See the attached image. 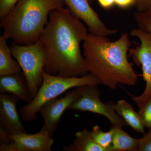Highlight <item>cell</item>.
<instances>
[{"mask_svg": "<svg viewBox=\"0 0 151 151\" xmlns=\"http://www.w3.org/2000/svg\"><path fill=\"white\" fill-rule=\"evenodd\" d=\"M130 35L139 40L140 43L130 49L129 52L136 65H141L143 79L146 82L145 90L139 96H136L128 92L131 99L139 108L151 95V32L138 28L132 29Z\"/></svg>", "mask_w": 151, "mask_h": 151, "instance_id": "52a82bcc", "label": "cell"}, {"mask_svg": "<svg viewBox=\"0 0 151 151\" xmlns=\"http://www.w3.org/2000/svg\"><path fill=\"white\" fill-rule=\"evenodd\" d=\"M53 142L52 137L42 130L35 134L0 130V151H50Z\"/></svg>", "mask_w": 151, "mask_h": 151, "instance_id": "ba28073f", "label": "cell"}, {"mask_svg": "<svg viewBox=\"0 0 151 151\" xmlns=\"http://www.w3.org/2000/svg\"><path fill=\"white\" fill-rule=\"evenodd\" d=\"M10 47L13 56L24 74L29 94L33 99L43 79L42 72L46 60V52L43 45L39 40L28 45L12 42Z\"/></svg>", "mask_w": 151, "mask_h": 151, "instance_id": "5b68a950", "label": "cell"}, {"mask_svg": "<svg viewBox=\"0 0 151 151\" xmlns=\"http://www.w3.org/2000/svg\"><path fill=\"white\" fill-rule=\"evenodd\" d=\"M100 92L97 85L81 86L80 96L72 103L68 109L73 111H88L105 117L113 127L125 128L127 123L116 111V103L113 101L103 103L100 99Z\"/></svg>", "mask_w": 151, "mask_h": 151, "instance_id": "8992f818", "label": "cell"}, {"mask_svg": "<svg viewBox=\"0 0 151 151\" xmlns=\"http://www.w3.org/2000/svg\"><path fill=\"white\" fill-rule=\"evenodd\" d=\"M64 1L70 12L86 25L89 32L108 37L118 32L116 29L109 28L103 23L90 6L89 0H64Z\"/></svg>", "mask_w": 151, "mask_h": 151, "instance_id": "30bf717a", "label": "cell"}, {"mask_svg": "<svg viewBox=\"0 0 151 151\" xmlns=\"http://www.w3.org/2000/svg\"><path fill=\"white\" fill-rule=\"evenodd\" d=\"M139 109L138 113L144 126L148 129H151V95L145 104Z\"/></svg>", "mask_w": 151, "mask_h": 151, "instance_id": "d6986e66", "label": "cell"}, {"mask_svg": "<svg viewBox=\"0 0 151 151\" xmlns=\"http://www.w3.org/2000/svg\"><path fill=\"white\" fill-rule=\"evenodd\" d=\"M19 100L12 94L0 93V130L9 134L27 132L17 111Z\"/></svg>", "mask_w": 151, "mask_h": 151, "instance_id": "8fae6325", "label": "cell"}, {"mask_svg": "<svg viewBox=\"0 0 151 151\" xmlns=\"http://www.w3.org/2000/svg\"><path fill=\"white\" fill-rule=\"evenodd\" d=\"M113 128L114 132L111 151H139V139L132 137L122 128Z\"/></svg>", "mask_w": 151, "mask_h": 151, "instance_id": "2e32d148", "label": "cell"}, {"mask_svg": "<svg viewBox=\"0 0 151 151\" xmlns=\"http://www.w3.org/2000/svg\"><path fill=\"white\" fill-rule=\"evenodd\" d=\"M137 12H145L151 8V0H135Z\"/></svg>", "mask_w": 151, "mask_h": 151, "instance_id": "7402d4cb", "label": "cell"}, {"mask_svg": "<svg viewBox=\"0 0 151 151\" xmlns=\"http://www.w3.org/2000/svg\"><path fill=\"white\" fill-rule=\"evenodd\" d=\"M135 0H115V4L122 8L128 7L134 4Z\"/></svg>", "mask_w": 151, "mask_h": 151, "instance_id": "603a6c76", "label": "cell"}, {"mask_svg": "<svg viewBox=\"0 0 151 151\" xmlns=\"http://www.w3.org/2000/svg\"><path fill=\"white\" fill-rule=\"evenodd\" d=\"M65 5L64 0H19L1 19L3 36L19 45L35 43L48 22L50 12Z\"/></svg>", "mask_w": 151, "mask_h": 151, "instance_id": "3957f363", "label": "cell"}, {"mask_svg": "<svg viewBox=\"0 0 151 151\" xmlns=\"http://www.w3.org/2000/svg\"><path fill=\"white\" fill-rule=\"evenodd\" d=\"M130 45L127 33H123L114 41L107 37L89 33L83 42V55L88 73L111 90L120 84L134 86L138 75L128 60Z\"/></svg>", "mask_w": 151, "mask_h": 151, "instance_id": "7a4b0ae2", "label": "cell"}, {"mask_svg": "<svg viewBox=\"0 0 151 151\" xmlns=\"http://www.w3.org/2000/svg\"></svg>", "mask_w": 151, "mask_h": 151, "instance_id": "d4e9b609", "label": "cell"}, {"mask_svg": "<svg viewBox=\"0 0 151 151\" xmlns=\"http://www.w3.org/2000/svg\"><path fill=\"white\" fill-rule=\"evenodd\" d=\"M116 111L132 129L143 134L145 133V126L139 113L128 102L124 100H119L116 103Z\"/></svg>", "mask_w": 151, "mask_h": 151, "instance_id": "4fadbf2b", "label": "cell"}, {"mask_svg": "<svg viewBox=\"0 0 151 151\" xmlns=\"http://www.w3.org/2000/svg\"><path fill=\"white\" fill-rule=\"evenodd\" d=\"M113 132V127L108 132H103L98 125L94 126L92 131H90L91 134L95 142L107 151H111Z\"/></svg>", "mask_w": 151, "mask_h": 151, "instance_id": "e0dca14e", "label": "cell"}, {"mask_svg": "<svg viewBox=\"0 0 151 151\" xmlns=\"http://www.w3.org/2000/svg\"><path fill=\"white\" fill-rule=\"evenodd\" d=\"M42 76V83L35 97L30 103L20 108L21 118L24 122L35 120L37 113L44 104L68 89L85 85L101 84L99 79L90 73L80 77H65L51 75L43 70Z\"/></svg>", "mask_w": 151, "mask_h": 151, "instance_id": "277c9868", "label": "cell"}, {"mask_svg": "<svg viewBox=\"0 0 151 151\" xmlns=\"http://www.w3.org/2000/svg\"><path fill=\"white\" fill-rule=\"evenodd\" d=\"M134 18L139 28L151 32V8L145 12H137Z\"/></svg>", "mask_w": 151, "mask_h": 151, "instance_id": "ac0fdd59", "label": "cell"}, {"mask_svg": "<svg viewBox=\"0 0 151 151\" xmlns=\"http://www.w3.org/2000/svg\"><path fill=\"white\" fill-rule=\"evenodd\" d=\"M81 90V86L75 87L63 97H56L44 104L39 111L44 122L41 130L47 132L52 137L64 111L80 96Z\"/></svg>", "mask_w": 151, "mask_h": 151, "instance_id": "9c48e42d", "label": "cell"}, {"mask_svg": "<svg viewBox=\"0 0 151 151\" xmlns=\"http://www.w3.org/2000/svg\"><path fill=\"white\" fill-rule=\"evenodd\" d=\"M63 150L65 151H107L95 142L90 131L85 129L76 132L73 142L64 146Z\"/></svg>", "mask_w": 151, "mask_h": 151, "instance_id": "5bb4252c", "label": "cell"}, {"mask_svg": "<svg viewBox=\"0 0 151 151\" xmlns=\"http://www.w3.org/2000/svg\"><path fill=\"white\" fill-rule=\"evenodd\" d=\"M86 26L66 8L53 10L39 40L46 54L44 71L62 77H80L88 73L81 44L89 33Z\"/></svg>", "mask_w": 151, "mask_h": 151, "instance_id": "6da1fadb", "label": "cell"}, {"mask_svg": "<svg viewBox=\"0 0 151 151\" xmlns=\"http://www.w3.org/2000/svg\"><path fill=\"white\" fill-rule=\"evenodd\" d=\"M0 93L12 94L27 104L33 98L29 91L26 79L22 71L0 77Z\"/></svg>", "mask_w": 151, "mask_h": 151, "instance_id": "7c38bea8", "label": "cell"}, {"mask_svg": "<svg viewBox=\"0 0 151 151\" xmlns=\"http://www.w3.org/2000/svg\"><path fill=\"white\" fill-rule=\"evenodd\" d=\"M139 151H151V129L139 139Z\"/></svg>", "mask_w": 151, "mask_h": 151, "instance_id": "44dd1931", "label": "cell"}, {"mask_svg": "<svg viewBox=\"0 0 151 151\" xmlns=\"http://www.w3.org/2000/svg\"><path fill=\"white\" fill-rule=\"evenodd\" d=\"M98 1L100 6L105 9L110 8L115 4V0H98Z\"/></svg>", "mask_w": 151, "mask_h": 151, "instance_id": "cb8c5ba5", "label": "cell"}, {"mask_svg": "<svg viewBox=\"0 0 151 151\" xmlns=\"http://www.w3.org/2000/svg\"><path fill=\"white\" fill-rule=\"evenodd\" d=\"M19 0H0V19H2L9 12Z\"/></svg>", "mask_w": 151, "mask_h": 151, "instance_id": "ffe728a7", "label": "cell"}, {"mask_svg": "<svg viewBox=\"0 0 151 151\" xmlns=\"http://www.w3.org/2000/svg\"><path fill=\"white\" fill-rule=\"evenodd\" d=\"M2 35L0 37V76L21 72V68L17 60L13 58L11 47Z\"/></svg>", "mask_w": 151, "mask_h": 151, "instance_id": "9a60e30c", "label": "cell"}]
</instances>
